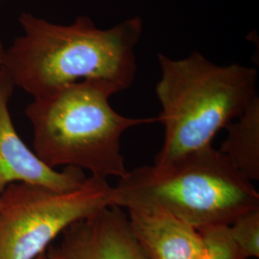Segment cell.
I'll list each match as a JSON object with an SVG mask.
<instances>
[{
	"mask_svg": "<svg viewBox=\"0 0 259 259\" xmlns=\"http://www.w3.org/2000/svg\"><path fill=\"white\" fill-rule=\"evenodd\" d=\"M228 137L219 150L243 176L259 180V97L226 128Z\"/></svg>",
	"mask_w": 259,
	"mask_h": 259,
	"instance_id": "9",
	"label": "cell"
},
{
	"mask_svg": "<svg viewBox=\"0 0 259 259\" xmlns=\"http://www.w3.org/2000/svg\"><path fill=\"white\" fill-rule=\"evenodd\" d=\"M5 50L6 48L3 46L2 41L0 40V68L3 65V61H4V56H5Z\"/></svg>",
	"mask_w": 259,
	"mask_h": 259,
	"instance_id": "12",
	"label": "cell"
},
{
	"mask_svg": "<svg viewBox=\"0 0 259 259\" xmlns=\"http://www.w3.org/2000/svg\"><path fill=\"white\" fill-rule=\"evenodd\" d=\"M112 188V205L170 213L198 231L230 226L259 208L258 191L212 145L162 170L143 166L128 171Z\"/></svg>",
	"mask_w": 259,
	"mask_h": 259,
	"instance_id": "4",
	"label": "cell"
},
{
	"mask_svg": "<svg viewBox=\"0 0 259 259\" xmlns=\"http://www.w3.org/2000/svg\"><path fill=\"white\" fill-rule=\"evenodd\" d=\"M19 23L22 34L6 48L2 68L33 97L89 80L110 82L123 92L136 79V48L143 32L139 17L101 29L85 16L64 25L23 12Z\"/></svg>",
	"mask_w": 259,
	"mask_h": 259,
	"instance_id": "1",
	"label": "cell"
},
{
	"mask_svg": "<svg viewBox=\"0 0 259 259\" xmlns=\"http://www.w3.org/2000/svg\"><path fill=\"white\" fill-rule=\"evenodd\" d=\"M157 122L164 139L153 166L165 169L181 157L212 145L215 136L237 119L258 96L254 67L219 65L193 51L183 59L159 53Z\"/></svg>",
	"mask_w": 259,
	"mask_h": 259,
	"instance_id": "2",
	"label": "cell"
},
{
	"mask_svg": "<svg viewBox=\"0 0 259 259\" xmlns=\"http://www.w3.org/2000/svg\"><path fill=\"white\" fill-rule=\"evenodd\" d=\"M58 238L47 248L48 259H148L115 205L71 224Z\"/></svg>",
	"mask_w": 259,
	"mask_h": 259,
	"instance_id": "6",
	"label": "cell"
},
{
	"mask_svg": "<svg viewBox=\"0 0 259 259\" xmlns=\"http://www.w3.org/2000/svg\"><path fill=\"white\" fill-rule=\"evenodd\" d=\"M229 227L232 239L245 258H258L259 208L238 216Z\"/></svg>",
	"mask_w": 259,
	"mask_h": 259,
	"instance_id": "11",
	"label": "cell"
},
{
	"mask_svg": "<svg viewBox=\"0 0 259 259\" xmlns=\"http://www.w3.org/2000/svg\"><path fill=\"white\" fill-rule=\"evenodd\" d=\"M15 84L0 68V192L11 184L40 185L57 191H70L83 184L82 170L66 167L58 171L44 163L20 139L10 113Z\"/></svg>",
	"mask_w": 259,
	"mask_h": 259,
	"instance_id": "7",
	"label": "cell"
},
{
	"mask_svg": "<svg viewBox=\"0 0 259 259\" xmlns=\"http://www.w3.org/2000/svg\"><path fill=\"white\" fill-rule=\"evenodd\" d=\"M36 259H48V257H47V253L44 252V253H41L39 256H37Z\"/></svg>",
	"mask_w": 259,
	"mask_h": 259,
	"instance_id": "13",
	"label": "cell"
},
{
	"mask_svg": "<svg viewBox=\"0 0 259 259\" xmlns=\"http://www.w3.org/2000/svg\"><path fill=\"white\" fill-rule=\"evenodd\" d=\"M129 225L148 259H195L202 250L201 233L170 213L130 208Z\"/></svg>",
	"mask_w": 259,
	"mask_h": 259,
	"instance_id": "8",
	"label": "cell"
},
{
	"mask_svg": "<svg viewBox=\"0 0 259 259\" xmlns=\"http://www.w3.org/2000/svg\"><path fill=\"white\" fill-rule=\"evenodd\" d=\"M199 232L203 245L195 259H246L232 239L229 226L209 227Z\"/></svg>",
	"mask_w": 259,
	"mask_h": 259,
	"instance_id": "10",
	"label": "cell"
},
{
	"mask_svg": "<svg viewBox=\"0 0 259 259\" xmlns=\"http://www.w3.org/2000/svg\"><path fill=\"white\" fill-rule=\"evenodd\" d=\"M120 92L110 82L89 80L34 97L24 111L33 129L34 153L53 169L73 167L106 180L125 176L122 135L157 117L132 118L114 111L110 98Z\"/></svg>",
	"mask_w": 259,
	"mask_h": 259,
	"instance_id": "3",
	"label": "cell"
},
{
	"mask_svg": "<svg viewBox=\"0 0 259 259\" xmlns=\"http://www.w3.org/2000/svg\"><path fill=\"white\" fill-rule=\"evenodd\" d=\"M112 186L91 176L70 191L15 183L0 192V259H36L71 224L112 205Z\"/></svg>",
	"mask_w": 259,
	"mask_h": 259,
	"instance_id": "5",
	"label": "cell"
}]
</instances>
